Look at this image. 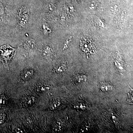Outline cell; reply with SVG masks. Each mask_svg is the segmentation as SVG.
Here are the masks:
<instances>
[{"label":"cell","mask_w":133,"mask_h":133,"mask_svg":"<svg viewBox=\"0 0 133 133\" xmlns=\"http://www.w3.org/2000/svg\"><path fill=\"white\" fill-rule=\"evenodd\" d=\"M60 104L59 102L56 101V102H54L50 106V108L51 109H55L59 106Z\"/></svg>","instance_id":"14"},{"label":"cell","mask_w":133,"mask_h":133,"mask_svg":"<svg viewBox=\"0 0 133 133\" xmlns=\"http://www.w3.org/2000/svg\"><path fill=\"white\" fill-rule=\"evenodd\" d=\"M26 46L27 48L31 49L34 47L35 46V42L34 40H30L28 41L26 43Z\"/></svg>","instance_id":"11"},{"label":"cell","mask_w":133,"mask_h":133,"mask_svg":"<svg viewBox=\"0 0 133 133\" xmlns=\"http://www.w3.org/2000/svg\"><path fill=\"white\" fill-rule=\"evenodd\" d=\"M51 50L49 47H46L45 49H44L43 51V54L44 56H49V55L50 54Z\"/></svg>","instance_id":"12"},{"label":"cell","mask_w":133,"mask_h":133,"mask_svg":"<svg viewBox=\"0 0 133 133\" xmlns=\"http://www.w3.org/2000/svg\"><path fill=\"white\" fill-rule=\"evenodd\" d=\"M15 51V49L9 46H4L0 48V56L7 62V60H9L12 58Z\"/></svg>","instance_id":"1"},{"label":"cell","mask_w":133,"mask_h":133,"mask_svg":"<svg viewBox=\"0 0 133 133\" xmlns=\"http://www.w3.org/2000/svg\"><path fill=\"white\" fill-rule=\"evenodd\" d=\"M29 11L25 7L20 9L18 13V23L21 26H25L28 21Z\"/></svg>","instance_id":"2"},{"label":"cell","mask_w":133,"mask_h":133,"mask_svg":"<svg viewBox=\"0 0 133 133\" xmlns=\"http://www.w3.org/2000/svg\"><path fill=\"white\" fill-rule=\"evenodd\" d=\"M4 12V7L0 3V15H2Z\"/></svg>","instance_id":"19"},{"label":"cell","mask_w":133,"mask_h":133,"mask_svg":"<svg viewBox=\"0 0 133 133\" xmlns=\"http://www.w3.org/2000/svg\"><path fill=\"white\" fill-rule=\"evenodd\" d=\"M50 87L48 86H45L43 85H39L37 86V91L39 93L45 92L47 90H49Z\"/></svg>","instance_id":"10"},{"label":"cell","mask_w":133,"mask_h":133,"mask_svg":"<svg viewBox=\"0 0 133 133\" xmlns=\"http://www.w3.org/2000/svg\"><path fill=\"white\" fill-rule=\"evenodd\" d=\"M118 9V7L117 6L114 5L113 6H111L110 7V10L111 12V13H113V14H115L118 13L119 10Z\"/></svg>","instance_id":"13"},{"label":"cell","mask_w":133,"mask_h":133,"mask_svg":"<svg viewBox=\"0 0 133 133\" xmlns=\"http://www.w3.org/2000/svg\"><path fill=\"white\" fill-rule=\"evenodd\" d=\"M34 74L33 71L32 70H28L23 72L21 75V79L24 80H27L30 79Z\"/></svg>","instance_id":"7"},{"label":"cell","mask_w":133,"mask_h":133,"mask_svg":"<svg viewBox=\"0 0 133 133\" xmlns=\"http://www.w3.org/2000/svg\"><path fill=\"white\" fill-rule=\"evenodd\" d=\"M5 120V116H0V123H3Z\"/></svg>","instance_id":"20"},{"label":"cell","mask_w":133,"mask_h":133,"mask_svg":"<svg viewBox=\"0 0 133 133\" xmlns=\"http://www.w3.org/2000/svg\"><path fill=\"white\" fill-rule=\"evenodd\" d=\"M43 30H44V34L46 35H48L51 32V30L46 25H43Z\"/></svg>","instance_id":"15"},{"label":"cell","mask_w":133,"mask_h":133,"mask_svg":"<svg viewBox=\"0 0 133 133\" xmlns=\"http://www.w3.org/2000/svg\"><path fill=\"white\" fill-rule=\"evenodd\" d=\"M86 76L85 75L82 74L75 75L74 77V81L77 83H82L85 82L86 80Z\"/></svg>","instance_id":"6"},{"label":"cell","mask_w":133,"mask_h":133,"mask_svg":"<svg viewBox=\"0 0 133 133\" xmlns=\"http://www.w3.org/2000/svg\"><path fill=\"white\" fill-rule=\"evenodd\" d=\"M115 63L116 67H118V69L119 70V71L124 70V63L121 57L119 54H118L116 56Z\"/></svg>","instance_id":"5"},{"label":"cell","mask_w":133,"mask_h":133,"mask_svg":"<svg viewBox=\"0 0 133 133\" xmlns=\"http://www.w3.org/2000/svg\"><path fill=\"white\" fill-rule=\"evenodd\" d=\"M96 21H97V24L99 26L102 27H104V25L103 24V22H102V21L100 19H98V20H96Z\"/></svg>","instance_id":"18"},{"label":"cell","mask_w":133,"mask_h":133,"mask_svg":"<svg viewBox=\"0 0 133 133\" xmlns=\"http://www.w3.org/2000/svg\"><path fill=\"white\" fill-rule=\"evenodd\" d=\"M6 102V99L3 96H0V106L5 104Z\"/></svg>","instance_id":"16"},{"label":"cell","mask_w":133,"mask_h":133,"mask_svg":"<svg viewBox=\"0 0 133 133\" xmlns=\"http://www.w3.org/2000/svg\"><path fill=\"white\" fill-rule=\"evenodd\" d=\"M35 101V98L33 96L27 97L24 101V104L27 106H30L34 104Z\"/></svg>","instance_id":"8"},{"label":"cell","mask_w":133,"mask_h":133,"mask_svg":"<svg viewBox=\"0 0 133 133\" xmlns=\"http://www.w3.org/2000/svg\"><path fill=\"white\" fill-rule=\"evenodd\" d=\"M100 89L104 93H109L111 92L114 89V88L113 85L108 82H104L101 84Z\"/></svg>","instance_id":"4"},{"label":"cell","mask_w":133,"mask_h":133,"mask_svg":"<svg viewBox=\"0 0 133 133\" xmlns=\"http://www.w3.org/2000/svg\"><path fill=\"white\" fill-rule=\"evenodd\" d=\"M66 65L64 64H60L55 68L56 72L57 73H63L66 71Z\"/></svg>","instance_id":"9"},{"label":"cell","mask_w":133,"mask_h":133,"mask_svg":"<svg viewBox=\"0 0 133 133\" xmlns=\"http://www.w3.org/2000/svg\"><path fill=\"white\" fill-rule=\"evenodd\" d=\"M88 41H84L81 42V48L82 51L85 53L89 54L94 52V47L92 44Z\"/></svg>","instance_id":"3"},{"label":"cell","mask_w":133,"mask_h":133,"mask_svg":"<svg viewBox=\"0 0 133 133\" xmlns=\"http://www.w3.org/2000/svg\"><path fill=\"white\" fill-rule=\"evenodd\" d=\"M16 133L23 132V131L20 128H17L15 130Z\"/></svg>","instance_id":"21"},{"label":"cell","mask_w":133,"mask_h":133,"mask_svg":"<svg viewBox=\"0 0 133 133\" xmlns=\"http://www.w3.org/2000/svg\"><path fill=\"white\" fill-rule=\"evenodd\" d=\"M71 39H72V37H71L70 38H69V39H67L66 40V43L64 45V49H65L68 46V45H69V43L71 42Z\"/></svg>","instance_id":"17"}]
</instances>
